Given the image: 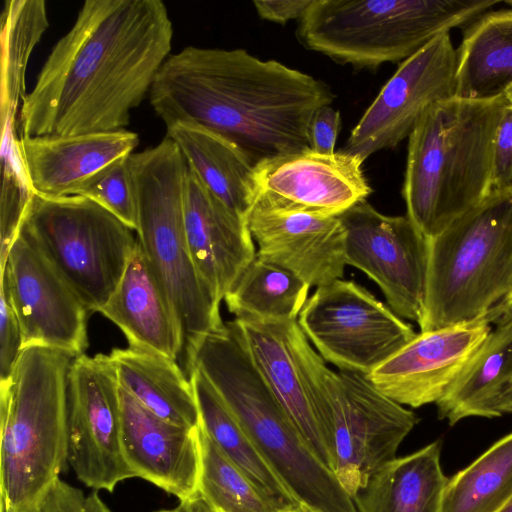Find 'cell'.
<instances>
[{
	"mask_svg": "<svg viewBox=\"0 0 512 512\" xmlns=\"http://www.w3.org/2000/svg\"><path fill=\"white\" fill-rule=\"evenodd\" d=\"M161 0H86L19 110L20 137L124 130L171 55Z\"/></svg>",
	"mask_w": 512,
	"mask_h": 512,
	"instance_id": "cell-1",
	"label": "cell"
},
{
	"mask_svg": "<svg viewBox=\"0 0 512 512\" xmlns=\"http://www.w3.org/2000/svg\"><path fill=\"white\" fill-rule=\"evenodd\" d=\"M148 96L166 127L199 124L236 143L256 164L309 149L312 115L334 100L323 81L276 60L194 46L166 59Z\"/></svg>",
	"mask_w": 512,
	"mask_h": 512,
	"instance_id": "cell-2",
	"label": "cell"
},
{
	"mask_svg": "<svg viewBox=\"0 0 512 512\" xmlns=\"http://www.w3.org/2000/svg\"><path fill=\"white\" fill-rule=\"evenodd\" d=\"M507 104L451 98L430 107L408 137L402 195L431 239L490 192L494 142Z\"/></svg>",
	"mask_w": 512,
	"mask_h": 512,
	"instance_id": "cell-3",
	"label": "cell"
},
{
	"mask_svg": "<svg viewBox=\"0 0 512 512\" xmlns=\"http://www.w3.org/2000/svg\"><path fill=\"white\" fill-rule=\"evenodd\" d=\"M299 505L313 512H358L335 473L310 448L239 338L225 323L186 352Z\"/></svg>",
	"mask_w": 512,
	"mask_h": 512,
	"instance_id": "cell-4",
	"label": "cell"
},
{
	"mask_svg": "<svg viewBox=\"0 0 512 512\" xmlns=\"http://www.w3.org/2000/svg\"><path fill=\"white\" fill-rule=\"evenodd\" d=\"M75 357L23 348L0 384L1 512H34L68 462V373Z\"/></svg>",
	"mask_w": 512,
	"mask_h": 512,
	"instance_id": "cell-5",
	"label": "cell"
},
{
	"mask_svg": "<svg viewBox=\"0 0 512 512\" xmlns=\"http://www.w3.org/2000/svg\"><path fill=\"white\" fill-rule=\"evenodd\" d=\"M512 313V189L492 190L429 239L420 332Z\"/></svg>",
	"mask_w": 512,
	"mask_h": 512,
	"instance_id": "cell-6",
	"label": "cell"
},
{
	"mask_svg": "<svg viewBox=\"0 0 512 512\" xmlns=\"http://www.w3.org/2000/svg\"><path fill=\"white\" fill-rule=\"evenodd\" d=\"M128 165L137 205V239L182 327L185 350L221 330L220 304L200 278L186 239L187 163L168 136L132 153Z\"/></svg>",
	"mask_w": 512,
	"mask_h": 512,
	"instance_id": "cell-7",
	"label": "cell"
},
{
	"mask_svg": "<svg viewBox=\"0 0 512 512\" xmlns=\"http://www.w3.org/2000/svg\"><path fill=\"white\" fill-rule=\"evenodd\" d=\"M499 0H313L299 20L307 48L357 69L402 62Z\"/></svg>",
	"mask_w": 512,
	"mask_h": 512,
	"instance_id": "cell-8",
	"label": "cell"
},
{
	"mask_svg": "<svg viewBox=\"0 0 512 512\" xmlns=\"http://www.w3.org/2000/svg\"><path fill=\"white\" fill-rule=\"evenodd\" d=\"M19 228L88 312L107 303L138 242L124 222L81 195L45 198L32 192Z\"/></svg>",
	"mask_w": 512,
	"mask_h": 512,
	"instance_id": "cell-9",
	"label": "cell"
},
{
	"mask_svg": "<svg viewBox=\"0 0 512 512\" xmlns=\"http://www.w3.org/2000/svg\"><path fill=\"white\" fill-rule=\"evenodd\" d=\"M419 419L383 394L366 374L330 370L319 422L332 469L353 498L397 450Z\"/></svg>",
	"mask_w": 512,
	"mask_h": 512,
	"instance_id": "cell-10",
	"label": "cell"
},
{
	"mask_svg": "<svg viewBox=\"0 0 512 512\" xmlns=\"http://www.w3.org/2000/svg\"><path fill=\"white\" fill-rule=\"evenodd\" d=\"M297 322L326 361L368 375L416 335L366 288L337 279L307 299Z\"/></svg>",
	"mask_w": 512,
	"mask_h": 512,
	"instance_id": "cell-11",
	"label": "cell"
},
{
	"mask_svg": "<svg viewBox=\"0 0 512 512\" xmlns=\"http://www.w3.org/2000/svg\"><path fill=\"white\" fill-rule=\"evenodd\" d=\"M67 403L68 463L77 479L113 492L135 477L123 453L120 384L109 355L73 359Z\"/></svg>",
	"mask_w": 512,
	"mask_h": 512,
	"instance_id": "cell-12",
	"label": "cell"
},
{
	"mask_svg": "<svg viewBox=\"0 0 512 512\" xmlns=\"http://www.w3.org/2000/svg\"><path fill=\"white\" fill-rule=\"evenodd\" d=\"M339 218L345 261L364 272L401 318L420 323L425 307L429 239L407 215L387 216L363 200Z\"/></svg>",
	"mask_w": 512,
	"mask_h": 512,
	"instance_id": "cell-13",
	"label": "cell"
},
{
	"mask_svg": "<svg viewBox=\"0 0 512 512\" xmlns=\"http://www.w3.org/2000/svg\"><path fill=\"white\" fill-rule=\"evenodd\" d=\"M457 55L449 33L402 61L352 129L344 148L364 161L408 138L425 112L456 95Z\"/></svg>",
	"mask_w": 512,
	"mask_h": 512,
	"instance_id": "cell-14",
	"label": "cell"
},
{
	"mask_svg": "<svg viewBox=\"0 0 512 512\" xmlns=\"http://www.w3.org/2000/svg\"><path fill=\"white\" fill-rule=\"evenodd\" d=\"M0 288L19 321L23 348L42 345L74 357L84 354L88 311L21 228L0 268Z\"/></svg>",
	"mask_w": 512,
	"mask_h": 512,
	"instance_id": "cell-15",
	"label": "cell"
},
{
	"mask_svg": "<svg viewBox=\"0 0 512 512\" xmlns=\"http://www.w3.org/2000/svg\"><path fill=\"white\" fill-rule=\"evenodd\" d=\"M363 163L343 150L321 154L310 148L263 159L254 168L253 206L339 216L371 193Z\"/></svg>",
	"mask_w": 512,
	"mask_h": 512,
	"instance_id": "cell-16",
	"label": "cell"
},
{
	"mask_svg": "<svg viewBox=\"0 0 512 512\" xmlns=\"http://www.w3.org/2000/svg\"><path fill=\"white\" fill-rule=\"evenodd\" d=\"M491 331L482 319L420 332L367 376L401 405L436 404Z\"/></svg>",
	"mask_w": 512,
	"mask_h": 512,
	"instance_id": "cell-17",
	"label": "cell"
},
{
	"mask_svg": "<svg viewBox=\"0 0 512 512\" xmlns=\"http://www.w3.org/2000/svg\"><path fill=\"white\" fill-rule=\"evenodd\" d=\"M256 255L310 287L342 279L345 229L339 216L254 205L247 219Z\"/></svg>",
	"mask_w": 512,
	"mask_h": 512,
	"instance_id": "cell-18",
	"label": "cell"
},
{
	"mask_svg": "<svg viewBox=\"0 0 512 512\" xmlns=\"http://www.w3.org/2000/svg\"><path fill=\"white\" fill-rule=\"evenodd\" d=\"M122 447L135 477L177 497L179 503L197 493L201 448L197 428L168 422L140 404L120 386Z\"/></svg>",
	"mask_w": 512,
	"mask_h": 512,
	"instance_id": "cell-19",
	"label": "cell"
},
{
	"mask_svg": "<svg viewBox=\"0 0 512 512\" xmlns=\"http://www.w3.org/2000/svg\"><path fill=\"white\" fill-rule=\"evenodd\" d=\"M184 223L194 266L220 304L256 255L248 223L215 197L189 168Z\"/></svg>",
	"mask_w": 512,
	"mask_h": 512,
	"instance_id": "cell-20",
	"label": "cell"
},
{
	"mask_svg": "<svg viewBox=\"0 0 512 512\" xmlns=\"http://www.w3.org/2000/svg\"><path fill=\"white\" fill-rule=\"evenodd\" d=\"M139 136L127 129L72 136L20 137L18 149L31 192L77 195L103 169L130 156Z\"/></svg>",
	"mask_w": 512,
	"mask_h": 512,
	"instance_id": "cell-21",
	"label": "cell"
},
{
	"mask_svg": "<svg viewBox=\"0 0 512 512\" xmlns=\"http://www.w3.org/2000/svg\"><path fill=\"white\" fill-rule=\"evenodd\" d=\"M228 324L310 448L333 471L312 389L296 347L298 322L235 318Z\"/></svg>",
	"mask_w": 512,
	"mask_h": 512,
	"instance_id": "cell-22",
	"label": "cell"
},
{
	"mask_svg": "<svg viewBox=\"0 0 512 512\" xmlns=\"http://www.w3.org/2000/svg\"><path fill=\"white\" fill-rule=\"evenodd\" d=\"M99 312L122 331L130 348L175 361L184 348L180 322L139 241Z\"/></svg>",
	"mask_w": 512,
	"mask_h": 512,
	"instance_id": "cell-23",
	"label": "cell"
},
{
	"mask_svg": "<svg viewBox=\"0 0 512 512\" xmlns=\"http://www.w3.org/2000/svg\"><path fill=\"white\" fill-rule=\"evenodd\" d=\"M166 129L202 184L247 221L254 204L252 157L233 141L193 122H177Z\"/></svg>",
	"mask_w": 512,
	"mask_h": 512,
	"instance_id": "cell-24",
	"label": "cell"
},
{
	"mask_svg": "<svg viewBox=\"0 0 512 512\" xmlns=\"http://www.w3.org/2000/svg\"><path fill=\"white\" fill-rule=\"evenodd\" d=\"M512 391V313L498 322L436 403L438 416L454 425L464 418H494Z\"/></svg>",
	"mask_w": 512,
	"mask_h": 512,
	"instance_id": "cell-25",
	"label": "cell"
},
{
	"mask_svg": "<svg viewBox=\"0 0 512 512\" xmlns=\"http://www.w3.org/2000/svg\"><path fill=\"white\" fill-rule=\"evenodd\" d=\"M440 441L383 465L353 498L358 512H442Z\"/></svg>",
	"mask_w": 512,
	"mask_h": 512,
	"instance_id": "cell-26",
	"label": "cell"
},
{
	"mask_svg": "<svg viewBox=\"0 0 512 512\" xmlns=\"http://www.w3.org/2000/svg\"><path fill=\"white\" fill-rule=\"evenodd\" d=\"M456 55V98L503 96L512 83V9L485 12L469 23Z\"/></svg>",
	"mask_w": 512,
	"mask_h": 512,
	"instance_id": "cell-27",
	"label": "cell"
},
{
	"mask_svg": "<svg viewBox=\"0 0 512 512\" xmlns=\"http://www.w3.org/2000/svg\"><path fill=\"white\" fill-rule=\"evenodd\" d=\"M120 386L158 417L197 428L199 410L189 379L175 360L133 348L109 354Z\"/></svg>",
	"mask_w": 512,
	"mask_h": 512,
	"instance_id": "cell-28",
	"label": "cell"
},
{
	"mask_svg": "<svg viewBox=\"0 0 512 512\" xmlns=\"http://www.w3.org/2000/svg\"><path fill=\"white\" fill-rule=\"evenodd\" d=\"M200 416V425L224 454L262 491L289 504L297 500L268 465L255 444L225 405L206 377L189 371Z\"/></svg>",
	"mask_w": 512,
	"mask_h": 512,
	"instance_id": "cell-29",
	"label": "cell"
},
{
	"mask_svg": "<svg viewBox=\"0 0 512 512\" xmlns=\"http://www.w3.org/2000/svg\"><path fill=\"white\" fill-rule=\"evenodd\" d=\"M201 465L198 489L190 501L180 503L192 512H295L298 506L259 489L198 427Z\"/></svg>",
	"mask_w": 512,
	"mask_h": 512,
	"instance_id": "cell-30",
	"label": "cell"
},
{
	"mask_svg": "<svg viewBox=\"0 0 512 512\" xmlns=\"http://www.w3.org/2000/svg\"><path fill=\"white\" fill-rule=\"evenodd\" d=\"M310 286L290 271L257 255L224 297L235 318L297 321Z\"/></svg>",
	"mask_w": 512,
	"mask_h": 512,
	"instance_id": "cell-31",
	"label": "cell"
},
{
	"mask_svg": "<svg viewBox=\"0 0 512 512\" xmlns=\"http://www.w3.org/2000/svg\"><path fill=\"white\" fill-rule=\"evenodd\" d=\"M49 27L44 0H7L1 14V121H16L31 54Z\"/></svg>",
	"mask_w": 512,
	"mask_h": 512,
	"instance_id": "cell-32",
	"label": "cell"
},
{
	"mask_svg": "<svg viewBox=\"0 0 512 512\" xmlns=\"http://www.w3.org/2000/svg\"><path fill=\"white\" fill-rule=\"evenodd\" d=\"M512 499V432L448 479L442 512H499Z\"/></svg>",
	"mask_w": 512,
	"mask_h": 512,
	"instance_id": "cell-33",
	"label": "cell"
},
{
	"mask_svg": "<svg viewBox=\"0 0 512 512\" xmlns=\"http://www.w3.org/2000/svg\"><path fill=\"white\" fill-rule=\"evenodd\" d=\"M18 141L16 134L1 136L0 268L5 264L32 193L23 171Z\"/></svg>",
	"mask_w": 512,
	"mask_h": 512,
	"instance_id": "cell-34",
	"label": "cell"
},
{
	"mask_svg": "<svg viewBox=\"0 0 512 512\" xmlns=\"http://www.w3.org/2000/svg\"><path fill=\"white\" fill-rule=\"evenodd\" d=\"M128 157L100 171L79 190L77 195L98 203L136 231L137 205Z\"/></svg>",
	"mask_w": 512,
	"mask_h": 512,
	"instance_id": "cell-35",
	"label": "cell"
},
{
	"mask_svg": "<svg viewBox=\"0 0 512 512\" xmlns=\"http://www.w3.org/2000/svg\"><path fill=\"white\" fill-rule=\"evenodd\" d=\"M34 512H112L97 492L82 490L58 478Z\"/></svg>",
	"mask_w": 512,
	"mask_h": 512,
	"instance_id": "cell-36",
	"label": "cell"
},
{
	"mask_svg": "<svg viewBox=\"0 0 512 512\" xmlns=\"http://www.w3.org/2000/svg\"><path fill=\"white\" fill-rule=\"evenodd\" d=\"M22 350L19 321L4 290L0 288V384L11 381Z\"/></svg>",
	"mask_w": 512,
	"mask_h": 512,
	"instance_id": "cell-37",
	"label": "cell"
},
{
	"mask_svg": "<svg viewBox=\"0 0 512 512\" xmlns=\"http://www.w3.org/2000/svg\"><path fill=\"white\" fill-rule=\"evenodd\" d=\"M512 189V107L506 106L494 142L492 190Z\"/></svg>",
	"mask_w": 512,
	"mask_h": 512,
	"instance_id": "cell-38",
	"label": "cell"
},
{
	"mask_svg": "<svg viewBox=\"0 0 512 512\" xmlns=\"http://www.w3.org/2000/svg\"><path fill=\"white\" fill-rule=\"evenodd\" d=\"M340 123V113L331 105L317 109L307 127L310 149L321 154L334 153Z\"/></svg>",
	"mask_w": 512,
	"mask_h": 512,
	"instance_id": "cell-39",
	"label": "cell"
},
{
	"mask_svg": "<svg viewBox=\"0 0 512 512\" xmlns=\"http://www.w3.org/2000/svg\"><path fill=\"white\" fill-rule=\"evenodd\" d=\"M313 0H255L258 15L265 20L285 24L304 16Z\"/></svg>",
	"mask_w": 512,
	"mask_h": 512,
	"instance_id": "cell-40",
	"label": "cell"
},
{
	"mask_svg": "<svg viewBox=\"0 0 512 512\" xmlns=\"http://www.w3.org/2000/svg\"><path fill=\"white\" fill-rule=\"evenodd\" d=\"M501 412L502 414L512 413V391L505 398L501 407Z\"/></svg>",
	"mask_w": 512,
	"mask_h": 512,
	"instance_id": "cell-41",
	"label": "cell"
},
{
	"mask_svg": "<svg viewBox=\"0 0 512 512\" xmlns=\"http://www.w3.org/2000/svg\"><path fill=\"white\" fill-rule=\"evenodd\" d=\"M503 97L505 99L507 106L512 107V83L509 85V87L504 92Z\"/></svg>",
	"mask_w": 512,
	"mask_h": 512,
	"instance_id": "cell-42",
	"label": "cell"
},
{
	"mask_svg": "<svg viewBox=\"0 0 512 512\" xmlns=\"http://www.w3.org/2000/svg\"><path fill=\"white\" fill-rule=\"evenodd\" d=\"M156 512H192V511L185 505L179 503L178 507H176L174 509H164V510H159Z\"/></svg>",
	"mask_w": 512,
	"mask_h": 512,
	"instance_id": "cell-43",
	"label": "cell"
},
{
	"mask_svg": "<svg viewBox=\"0 0 512 512\" xmlns=\"http://www.w3.org/2000/svg\"><path fill=\"white\" fill-rule=\"evenodd\" d=\"M499 512H512V499Z\"/></svg>",
	"mask_w": 512,
	"mask_h": 512,
	"instance_id": "cell-44",
	"label": "cell"
},
{
	"mask_svg": "<svg viewBox=\"0 0 512 512\" xmlns=\"http://www.w3.org/2000/svg\"><path fill=\"white\" fill-rule=\"evenodd\" d=\"M295 512H313V511L303 505H299L297 507V509L295 510Z\"/></svg>",
	"mask_w": 512,
	"mask_h": 512,
	"instance_id": "cell-45",
	"label": "cell"
},
{
	"mask_svg": "<svg viewBox=\"0 0 512 512\" xmlns=\"http://www.w3.org/2000/svg\"><path fill=\"white\" fill-rule=\"evenodd\" d=\"M506 3L512 6V0H508Z\"/></svg>",
	"mask_w": 512,
	"mask_h": 512,
	"instance_id": "cell-46",
	"label": "cell"
}]
</instances>
